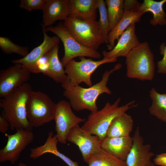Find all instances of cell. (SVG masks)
I'll list each match as a JSON object with an SVG mask.
<instances>
[{
  "instance_id": "9a60e30c",
  "label": "cell",
  "mask_w": 166,
  "mask_h": 166,
  "mask_svg": "<svg viewBox=\"0 0 166 166\" xmlns=\"http://www.w3.org/2000/svg\"><path fill=\"white\" fill-rule=\"evenodd\" d=\"M44 39L42 42L34 48L25 57L12 60L14 64H19L28 69L31 73H36V64L38 61L45 56L54 47L58 44L60 39L57 36L50 37L46 33L45 27L42 26Z\"/></svg>"
},
{
  "instance_id": "7c38bea8",
  "label": "cell",
  "mask_w": 166,
  "mask_h": 166,
  "mask_svg": "<svg viewBox=\"0 0 166 166\" xmlns=\"http://www.w3.org/2000/svg\"><path fill=\"white\" fill-rule=\"evenodd\" d=\"M31 72L19 64H14L0 72V97H5L17 88L27 83Z\"/></svg>"
},
{
  "instance_id": "e0dca14e",
  "label": "cell",
  "mask_w": 166,
  "mask_h": 166,
  "mask_svg": "<svg viewBox=\"0 0 166 166\" xmlns=\"http://www.w3.org/2000/svg\"><path fill=\"white\" fill-rule=\"evenodd\" d=\"M42 26H51L57 20H65L70 13L69 0H46L42 10Z\"/></svg>"
},
{
  "instance_id": "83f0119b",
  "label": "cell",
  "mask_w": 166,
  "mask_h": 166,
  "mask_svg": "<svg viewBox=\"0 0 166 166\" xmlns=\"http://www.w3.org/2000/svg\"><path fill=\"white\" fill-rule=\"evenodd\" d=\"M106 6L105 1L98 0L97 9L99 10L100 17L98 22L105 43L108 44L109 23Z\"/></svg>"
},
{
  "instance_id": "9c48e42d",
  "label": "cell",
  "mask_w": 166,
  "mask_h": 166,
  "mask_svg": "<svg viewBox=\"0 0 166 166\" xmlns=\"http://www.w3.org/2000/svg\"><path fill=\"white\" fill-rule=\"evenodd\" d=\"M53 120L55 122V135L58 142L65 144L71 129L85 121L86 119L76 115L72 110L69 103L62 100L56 104Z\"/></svg>"
},
{
  "instance_id": "603a6c76",
  "label": "cell",
  "mask_w": 166,
  "mask_h": 166,
  "mask_svg": "<svg viewBox=\"0 0 166 166\" xmlns=\"http://www.w3.org/2000/svg\"><path fill=\"white\" fill-rule=\"evenodd\" d=\"M166 0H144L140 5V10L144 14L148 12L152 13L153 17L150 21L152 25L163 26L166 25V14L163 9Z\"/></svg>"
},
{
  "instance_id": "7402d4cb",
  "label": "cell",
  "mask_w": 166,
  "mask_h": 166,
  "mask_svg": "<svg viewBox=\"0 0 166 166\" xmlns=\"http://www.w3.org/2000/svg\"><path fill=\"white\" fill-rule=\"evenodd\" d=\"M58 50L59 45H57L46 54L49 67L45 75L61 84L65 81L66 75L64 67L59 59Z\"/></svg>"
},
{
  "instance_id": "f546056e",
  "label": "cell",
  "mask_w": 166,
  "mask_h": 166,
  "mask_svg": "<svg viewBox=\"0 0 166 166\" xmlns=\"http://www.w3.org/2000/svg\"><path fill=\"white\" fill-rule=\"evenodd\" d=\"M160 54L163 55L162 59L157 62V72L162 74H166V45L162 43L160 47Z\"/></svg>"
},
{
  "instance_id": "1f68e13d",
  "label": "cell",
  "mask_w": 166,
  "mask_h": 166,
  "mask_svg": "<svg viewBox=\"0 0 166 166\" xmlns=\"http://www.w3.org/2000/svg\"><path fill=\"white\" fill-rule=\"evenodd\" d=\"M10 124L6 119L0 116V132L6 134V132L10 128Z\"/></svg>"
},
{
  "instance_id": "8992f818",
  "label": "cell",
  "mask_w": 166,
  "mask_h": 166,
  "mask_svg": "<svg viewBox=\"0 0 166 166\" xmlns=\"http://www.w3.org/2000/svg\"><path fill=\"white\" fill-rule=\"evenodd\" d=\"M80 61L73 59L65 66L66 75L65 82L61 84L65 90L79 85L84 82L89 87L92 86L91 76L96 70L101 65L107 63L116 62L117 58L105 59L95 61L91 58H86L85 57H79Z\"/></svg>"
},
{
  "instance_id": "ba28073f",
  "label": "cell",
  "mask_w": 166,
  "mask_h": 166,
  "mask_svg": "<svg viewBox=\"0 0 166 166\" xmlns=\"http://www.w3.org/2000/svg\"><path fill=\"white\" fill-rule=\"evenodd\" d=\"M45 29L46 32H51L55 34L62 41L64 54L61 62L64 67L68 62L77 57H86L100 59L102 57L97 50L87 48L79 43L61 22L55 26L45 27Z\"/></svg>"
},
{
  "instance_id": "4316f807",
  "label": "cell",
  "mask_w": 166,
  "mask_h": 166,
  "mask_svg": "<svg viewBox=\"0 0 166 166\" xmlns=\"http://www.w3.org/2000/svg\"><path fill=\"white\" fill-rule=\"evenodd\" d=\"M0 48L3 52L6 54L16 53L23 57L26 56L29 53L27 47L15 44L9 38L5 37H0Z\"/></svg>"
},
{
  "instance_id": "5b68a950",
  "label": "cell",
  "mask_w": 166,
  "mask_h": 166,
  "mask_svg": "<svg viewBox=\"0 0 166 166\" xmlns=\"http://www.w3.org/2000/svg\"><path fill=\"white\" fill-rule=\"evenodd\" d=\"M127 77L141 81H152L155 64L153 54L147 42L140 43L126 57Z\"/></svg>"
},
{
  "instance_id": "2e32d148",
  "label": "cell",
  "mask_w": 166,
  "mask_h": 166,
  "mask_svg": "<svg viewBox=\"0 0 166 166\" xmlns=\"http://www.w3.org/2000/svg\"><path fill=\"white\" fill-rule=\"evenodd\" d=\"M140 43L136 34L135 24L130 25L122 34L114 47L110 51L102 52L103 58H117L126 57L130 52Z\"/></svg>"
},
{
  "instance_id": "4dcf8cb0",
  "label": "cell",
  "mask_w": 166,
  "mask_h": 166,
  "mask_svg": "<svg viewBox=\"0 0 166 166\" xmlns=\"http://www.w3.org/2000/svg\"><path fill=\"white\" fill-rule=\"evenodd\" d=\"M155 165L166 166V153H163L156 155L153 159Z\"/></svg>"
},
{
  "instance_id": "d6986e66",
  "label": "cell",
  "mask_w": 166,
  "mask_h": 166,
  "mask_svg": "<svg viewBox=\"0 0 166 166\" xmlns=\"http://www.w3.org/2000/svg\"><path fill=\"white\" fill-rule=\"evenodd\" d=\"M58 142L56 135L50 131L43 144L30 149V157L35 159L45 154L51 153L59 157L69 166H79L77 162L73 161L58 150L57 147Z\"/></svg>"
},
{
  "instance_id": "ac0fdd59",
  "label": "cell",
  "mask_w": 166,
  "mask_h": 166,
  "mask_svg": "<svg viewBox=\"0 0 166 166\" xmlns=\"http://www.w3.org/2000/svg\"><path fill=\"white\" fill-rule=\"evenodd\" d=\"M133 143L132 137H109L102 140L101 148L117 158L125 161Z\"/></svg>"
},
{
  "instance_id": "52a82bcc",
  "label": "cell",
  "mask_w": 166,
  "mask_h": 166,
  "mask_svg": "<svg viewBox=\"0 0 166 166\" xmlns=\"http://www.w3.org/2000/svg\"><path fill=\"white\" fill-rule=\"evenodd\" d=\"M56 105L45 93L32 90L26 105L27 118L31 125L38 128L53 120Z\"/></svg>"
},
{
  "instance_id": "3957f363",
  "label": "cell",
  "mask_w": 166,
  "mask_h": 166,
  "mask_svg": "<svg viewBox=\"0 0 166 166\" xmlns=\"http://www.w3.org/2000/svg\"><path fill=\"white\" fill-rule=\"evenodd\" d=\"M121 101V98L119 97L113 104L107 102L100 110L91 112L81 127L89 133L97 136L101 140H103L106 136L108 129L115 117L138 105L133 100L119 106Z\"/></svg>"
},
{
  "instance_id": "484cf974",
  "label": "cell",
  "mask_w": 166,
  "mask_h": 166,
  "mask_svg": "<svg viewBox=\"0 0 166 166\" xmlns=\"http://www.w3.org/2000/svg\"><path fill=\"white\" fill-rule=\"evenodd\" d=\"M109 21V33L117 24L124 13L123 0H106Z\"/></svg>"
},
{
  "instance_id": "4fadbf2b",
  "label": "cell",
  "mask_w": 166,
  "mask_h": 166,
  "mask_svg": "<svg viewBox=\"0 0 166 166\" xmlns=\"http://www.w3.org/2000/svg\"><path fill=\"white\" fill-rule=\"evenodd\" d=\"M133 143L125 161L127 166H155L151 159L154 156L151 146L144 144L139 128L137 127L132 137Z\"/></svg>"
},
{
  "instance_id": "44dd1931",
  "label": "cell",
  "mask_w": 166,
  "mask_h": 166,
  "mask_svg": "<svg viewBox=\"0 0 166 166\" xmlns=\"http://www.w3.org/2000/svg\"><path fill=\"white\" fill-rule=\"evenodd\" d=\"M133 126L131 116L126 113L115 117L110 124L107 132L106 136L126 137L130 136Z\"/></svg>"
},
{
  "instance_id": "5bb4252c",
  "label": "cell",
  "mask_w": 166,
  "mask_h": 166,
  "mask_svg": "<svg viewBox=\"0 0 166 166\" xmlns=\"http://www.w3.org/2000/svg\"><path fill=\"white\" fill-rule=\"evenodd\" d=\"M67 140L78 146L85 162L91 155L101 148L102 140L97 136L83 130L79 125L71 129Z\"/></svg>"
},
{
  "instance_id": "30bf717a",
  "label": "cell",
  "mask_w": 166,
  "mask_h": 166,
  "mask_svg": "<svg viewBox=\"0 0 166 166\" xmlns=\"http://www.w3.org/2000/svg\"><path fill=\"white\" fill-rule=\"evenodd\" d=\"M6 135V144L0 150V162L9 161L14 164L18 159L21 152L32 142L34 134L31 130L20 129L16 130L14 134Z\"/></svg>"
},
{
  "instance_id": "d4e9b609",
  "label": "cell",
  "mask_w": 166,
  "mask_h": 166,
  "mask_svg": "<svg viewBox=\"0 0 166 166\" xmlns=\"http://www.w3.org/2000/svg\"><path fill=\"white\" fill-rule=\"evenodd\" d=\"M150 96L152 103L148 108L151 114L166 123V95L158 92L155 88L151 89Z\"/></svg>"
},
{
  "instance_id": "cb8c5ba5",
  "label": "cell",
  "mask_w": 166,
  "mask_h": 166,
  "mask_svg": "<svg viewBox=\"0 0 166 166\" xmlns=\"http://www.w3.org/2000/svg\"><path fill=\"white\" fill-rule=\"evenodd\" d=\"M86 162L88 166H127L125 161L117 158L101 148L91 155Z\"/></svg>"
},
{
  "instance_id": "f1b7e54d",
  "label": "cell",
  "mask_w": 166,
  "mask_h": 166,
  "mask_svg": "<svg viewBox=\"0 0 166 166\" xmlns=\"http://www.w3.org/2000/svg\"><path fill=\"white\" fill-rule=\"evenodd\" d=\"M46 0H21L19 6L21 9L29 11L34 10H42Z\"/></svg>"
},
{
  "instance_id": "6da1fadb",
  "label": "cell",
  "mask_w": 166,
  "mask_h": 166,
  "mask_svg": "<svg viewBox=\"0 0 166 166\" xmlns=\"http://www.w3.org/2000/svg\"><path fill=\"white\" fill-rule=\"evenodd\" d=\"M122 65L118 63L109 71H105L99 82L87 88L79 85L65 90L63 96L69 101L72 108L76 111L87 110L91 112L98 110L96 101L104 93L111 94L112 92L107 86L110 76L114 72L120 69Z\"/></svg>"
},
{
  "instance_id": "7a4b0ae2",
  "label": "cell",
  "mask_w": 166,
  "mask_h": 166,
  "mask_svg": "<svg viewBox=\"0 0 166 166\" xmlns=\"http://www.w3.org/2000/svg\"><path fill=\"white\" fill-rule=\"evenodd\" d=\"M32 90L31 85L27 82L0 99L1 116L9 122L11 130H32L33 127L28 120L26 111L27 101Z\"/></svg>"
},
{
  "instance_id": "ffe728a7",
  "label": "cell",
  "mask_w": 166,
  "mask_h": 166,
  "mask_svg": "<svg viewBox=\"0 0 166 166\" xmlns=\"http://www.w3.org/2000/svg\"><path fill=\"white\" fill-rule=\"evenodd\" d=\"M69 15L84 19L96 20L98 0H69Z\"/></svg>"
},
{
  "instance_id": "836d02e7",
  "label": "cell",
  "mask_w": 166,
  "mask_h": 166,
  "mask_svg": "<svg viewBox=\"0 0 166 166\" xmlns=\"http://www.w3.org/2000/svg\"><path fill=\"white\" fill-rule=\"evenodd\" d=\"M165 94H166V93H165Z\"/></svg>"
},
{
  "instance_id": "8fae6325",
  "label": "cell",
  "mask_w": 166,
  "mask_h": 166,
  "mask_svg": "<svg viewBox=\"0 0 166 166\" xmlns=\"http://www.w3.org/2000/svg\"><path fill=\"white\" fill-rule=\"evenodd\" d=\"M141 4L137 0H125L124 2V13L117 24L109 33L108 50H111L123 32L131 24L140 21L144 14L140 10Z\"/></svg>"
},
{
  "instance_id": "277c9868",
  "label": "cell",
  "mask_w": 166,
  "mask_h": 166,
  "mask_svg": "<svg viewBox=\"0 0 166 166\" xmlns=\"http://www.w3.org/2000/svg\"><path fill=\"white\" fill-rule=\"evenodd\" d=\"M73 37L82 45L97 50L105 43L98 21L87 20L69 15L63 23Z\"/></svg>"
},
{
  "instance_id": "d6a6232c",
  "label": "cell",
  "mask_w": 166,
  "mask_h": 166,
  "mask_svg": "<svg viewBox=\"0 0 166 166\" xmlns=\"http://www.w3.org/2000/svg\"><path fill=\"white\" fill-rule=\"evenodd\" d=\"M18 166H27L26 164L23 162L20 163L18 165Z\"/></svg>"
}]
</instances>
